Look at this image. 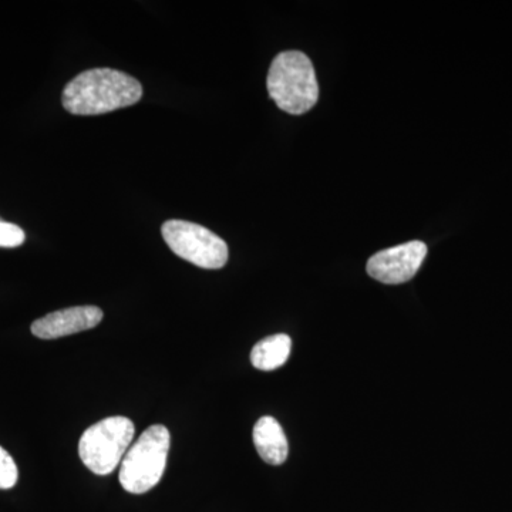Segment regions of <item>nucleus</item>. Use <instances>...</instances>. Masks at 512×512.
<instances>
[{"label":"nucleus","mask_w":512,"mask_h":512,"mask_svg":"<svg viewBox=\"0 0 512 512\" xmlns=\"http://www.w3.org/2000/svg\"><path fill=\"white\" fill-rule=\"evenodd\" d=\"M143 97V86L120 70H86L63 90L64 109L77 116H97L133 106Z\"/></svg>","instance_id":"obj_1"},{"label":"nucleus","mask_w":512,"mask_h":512,"mask_svg":"<svg viewBox=\"0 0 512 512\" xmlns=\"http://www.w3.org/2000/svg\"><path fill=\"white\" fill-rule=\"evenodd\" d=\"M268 92L279 109L289 114L306 113L319 100L315 67L305 53L298 50L279 53L269 67Z\"/></svg>","instance_id":"obj_2"},{"label":"nucleus","mask_w":512,"mask_h":512,"mask_svg":"<svg viewBox=\"0 0 512 512\" xmlns=\"http://www.w3.org/2000/svg\"><path fill=\"white\" fill-rule=\"evenodd\" d=\"M170 446L167 427L161 424L148 427L121 461V487L131 494H144L156 487L164 476Z\"/></svg>","instance_id":"obj_3"},{"label":"nucleus","mask_w":512,"mask_h":512,"mask_svg":"<svg viewBox=\"0 0 512 512\" xmlns=\"http://www.w3.org/2000/svg\"><path fill=\"white\" fill-rule=\"evenodd\" d=\"M133 421L123 416L107 417L84 431L79 456L97 476H109L120 466L134 440Z\"/></svg>","instance_id":"obj_4"},{"label":"nucleus","mask_w":512,"mask_h":512,"mask_svg":"<svg viewBox=\"0 0 512 512\" xmlns=\"http://www.w3.org/2000/svg\"><path fill=\"white\" fill-rule=\"evenodd\" d=\"M161 234L171 251L191 264L204 269H221L227 265V242L202 225L183 220L165 221Z\"/></svg>","instance_id":"obj_5"},{"label":"nucleus","mask_w":512,"mask_h":512,"mask_svg":"<svg viewBox=\"0 0 512 512\" xmlns=\"http://www.w3.org/2000/svg\"><path fill=\"white\" fill-rule=\"evenodd\" d=\"M427 256V245L407 242L377 252L367 262V274L386 285H400L416 276Z\"/></svg>","instance_id":"obj_6"},{"label":"nucleus","mask_w":512,"mask_h":512,"mask_svg":"<svg viewBox=\"0 0 512 512\" xmlns=\"http://www.w3.org/2000/svg\"><path fill=\"white\" fill-rule=\"evenodd\" d=\"M103 316V311L97 306H73L35 320L32 333L39 339H59L96 328Z\"/></svg>","instance_id":"obj_7"},{"label":"nucleus","mask_w":512,"mask_h":512,"mask_svg":"<svg viewBox=\"0 0 512 512\" xmlns=\"http://www.w3.org/2000/svg\"><path fill=\"white\" fill-rule=\"evenodd\" d=\"M254 444L259 457L271 466H281L288 458V440L281 424L274 417L265 416L256 421Z\"/></svg>","instance_id":"obj_8"},{"label":"nucleus","mask_w":512,"mask_h":512,"mask_svg":"<svg viewBox=\"0 0 512 512\" xmlns=\"http://www.w3.org/2000/svg\"><path fill=\"white\" fill-rule=\"evenodd\" d=\"M292 340L288 335L269 336L256 343L251 352V363L255 369L271 372L288 362Z\"/></svg>","instance_id":"obj_9"},{"label":"nucleus","mask_w":512,"mask_h":512,"mask_svg":"<svg viewBox=\"0 0 512 512\" xmlns=\"http://www.w3.org/2000/svg\"><path fill=\"white\" fill-rule=\"evenodd\" d=\"M18 467L15 460L5 450L0 447V490H9L18 483Z\"/></svg>","instance_id":"obj_10"},{"label":"nucleus","mask_w":512,"mask_h":512,"mask_svg":"<svg viewBox=\"0 0 512 512\" xmlns=\"http://www.w3.org/2000/svg\"><path fill=\"white\" fill-rule=\"evenodd\" d=\"M25 231L12 222L0 220V248H16L25 242Z\"/></svg>","instance_id":"obj_11"}]
</instances>
